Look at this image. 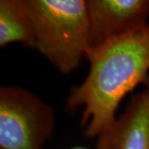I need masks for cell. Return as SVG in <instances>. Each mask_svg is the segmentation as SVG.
I'll list each match as a JSON object with an SVG mask.
<instances>
[{
  "mask_svg": "<svg viewBox=\"0 0 149 149\" xmlns=\"http://www.w3.org/2000/svg\"><path fill=\"white\" fill-rule=\"evenodd\" d=\"M54 128L52 108L20 87L0 89V149H42Z\"/></svg>",
  "mask_w": 149,
  "mask_h": 149,
  "instance_id": "3",
  "label": "cell"
},
{
  "mask_svg": "<svg viewBox=\"0 0 149 149\" xmlns=\"http://www.w3.org/2000/svg\"><path fill=\"white\" fill-rule=\"evenodd\" d=\"M35 47L62 74L78 68L92 48L85 0H24Z\"/></svg>",
  "mask_w": 149,
  "mask_h": 149,
  "instance_id": "2",
  "label": "cell"
},
{
  "mask_svg": "<svg viewBox=\"0 0 149 149\" xmlns=\"http://www.w3.org/2000/svg\"><path fill=\"white\" fill-rule=\"evenodd\" d=\"M96 149H149V95L132 98L111 133L99 137Z\"/></svg>",
  "mask_w": 149,
  "mask_h": 149,
  "instance_id": "5",
  "label": "cell"
},
{
  "mask_svg": "<svg viewBox=\"0 0 149 149\" xmlns=\"http://www.w3.org/2000/svg\"><path fill=\"white\" fill-rule=\"evenodd\" d=\"M72 149H85V148H72Z\"/></svg>",
  "mask_w": 149,
  "mask_h": 149,
  "instance_id": "8",
  "label": "cell"
},
{
  "mask_svg": "<svg viewBox=\"0 0 149 149\" xmlns=\"http://www.w3.org/2000/svg\"><path fill=\"white\" fill-rule=\"evenodd\" d=\"M143 84L146 86V92L149 95V75L148 76V78L146 79V80H145V82H144Z\"/></svg>",
  "mask_w": 149,
  "mask_h": 149,
  "instance_id": "7",
  "label": "cell"
},
{
  "mask_svg": "<svg viewBox=\"0 0 149 149\" xmlns=\"http://www.w3.org/2000/svg\"><path fill=\"white\" fill-rule=\"evenodd\" d=\"M86 3L92 48L148 24L149 0H87Z\"/></svg>",
  "mask_w": 149,
  "mask_h": 149,
  "instance_id": "4",
  "label": "cell"
},
{
  "mask_svg": "<svg viewBox=\"0 0 149 149\" xmlns=\"http://www.w3.org/2000/svg\"><path fill=\"white\" fill-rule=\"evenodd\" d=\"M86 58L89 74L71 89L66 104L71 110L85 106L83 134L94 139L111 133L120 101L149 75V23L92 48Z\"/></svg>",
  "mask_w": 149,
  "mask_h": 149,
  "instance_id": "1",
  "label": "cell"
},
{
  "mask_svg": "<svg viewBox=\"0 0 149 149\" xmlns=\"http://www.w3.org/2000/svg\"><path fill=\"white\" fill-rule=\"evenodd\" d=\"M19 42L34 49L35 36L24 0L0 1V47Z\"/></svg>",
  "mask_w": 149,
  "mask_h": 149,
  "instance_id": "6",
  "label": "cell"
}]
</instances>
